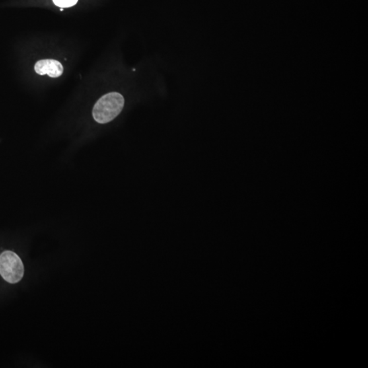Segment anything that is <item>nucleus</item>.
Instances as JSON below:
<instances>
[{
    "label": "nucleus",
    "instance_id": "f257e3e1",
    "mask_svg": "<svg viewBox=\"0 0 368 368\" xmlns=\"http://www.w3.org/2000/svg\"><path fill=\"white\" fill-rule=\"evenodd\" d=\"M124 102L123 96L118 92H110L102 96L94 106V120L102 124L112 122L122 112Z\"/></svg>",
    "mask_w": 368,
    "mask_h": 368
},
{
    "label": "nucleus",
    "instance_id": "f03ea898",
    "mask_svg": "<svg viewBox=\"0 0 368 368\" xmlns=\"http://www.w3.org/2000/svg\"><path fill=\"white\" fill-rule=\"evenodd\" d=\"M0 275L8 283L16 284L24 275L21 259L12 251H5L0 255Z\"/></svg>",
    "mask_w": 368,
    "mask_h": 368
},
{
    "label": "nucleus",
    "instance_id": "7ed1b4c3",
    "mask_svg": "<svg viewBox=\"0 0 368 368\" xmlns=\"http://www.w3.org/2000/svg\"><path fill=\"white\" fill-rule=\"evenodd\" d=\"M34 69L38 75H48L52 78L60 77L63 72V66L55 59H42L37 61Z\"/></svg>",
    "mask_w": 368,
    "mask_h": 368
},
{
    "label": "nucleus",
    "instance_id": "20e7f679",
    "mask_svg": "<svg viewBox=\"0 0 368 368\" xmlns=\"http://www.w3.org/2000/svg\"><path fill=\"white\" fill-rule=\"evenodd\" d=\"M55 5L60 8H69L75 6L78 0H53Z\"/></svg>",
    "mask_w": 368,
    "mask_h": 368
},
{
    "label": "nucleus",
    "instance_id": "39448f33",
    "mask_svg": "<svg viewBox=\"0 0 368 368\" xmlns=\"http://www.w3.org/2000/svg\"><path fill=\"white\" fill-rule=\"evenodd\" d=\"M61 10V11H63V8H61V10Z\"/></svg>",
    "mask_w": 368,
    "mask_h": 368
}]
</instances>
